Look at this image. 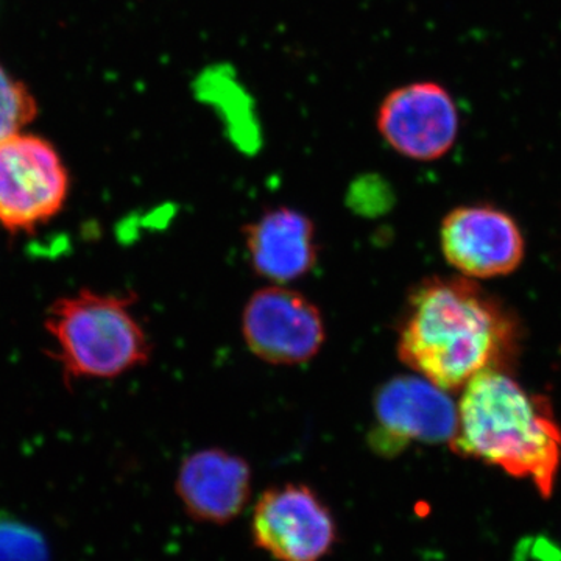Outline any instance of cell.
Wrapping results in <instances>:
<instances>
[{"label": "cell", "instance_id": "6da1fadb", "mask_svg": "<svg viewBox=\"0 0 561 561\" xmlns=\"http://www.w3.org/2000/svg\"><path fill=\"white\" fill-rule=\"evenodd\" d=\"M522 324L504 302L460 276L412 287L398 321V357L440 387L463 389L479 373L511 370Z\"/></svg>", "mask_w": 561, "mask_h": 561}, {"label": "cell", "instance_id": "7a4b0ae2", "mask_svg": "<svg viewBox=\"0 0 561 561\" xmlns=\"http://www.w3.org/2000/svg\"><path fill=\"white\" fill-rule=\"evenodd\" d=\"M465 459L527 479L552 496L561 463V427L546 398L524 390L507 371L479 373L463 387L449 442Z\"/></svg>", "mask_w": 561, "mask_h": 561}, {"label": "cell", "instance_id": "3957f363", "mask_svg": "<svg viewBox=\"0 0 561 561\" xmlns=\"http://www.w3.org/2000/svg\"><path fill=\"white\" fill-rule=\"evenodd\" d=\"M135 295L80 290L47 312L51 357L70 379H113L150 360L149 335L133 316Z\"/></svg>", "mask_w": 561, "mask_h": 561}, {"label": "cell", "instance_id": "277c9868", "mask_svg": "<svg viewBox=\"0 0 561 561\" xmlns=\"http://www.w3.org/2000/svg\"><path fill=\"white\" fill-rule=\"evenodd\" d=\"M69 175L46 139L18 135L0 142V224L11 232H32L65 206Z\"/></svg>", "mask_w": 561, "mask_h": 561}, {"label": "cell", "instance_id": "5b68a950", "mask_svg": "<svg viewBox=\"0 0 561 561\" xmlns=\"http://www.w3.org/2000/svg\"><path fill=\"white\" fill-rule=\"evenodd\" d=\"M376 130L405 160L437 161L459 138L460 113L443 84L412 81L387 92L376 113Z\"/></svg>", "mask_w": 561, "mask_h": 561}, {"label": "cell", "instance_id": "8992f818", "mask_svg": "<svg viewBox=\"0 0 561 561\" xmlns=\"http://www.w3.org/2000/svg\"><path fill=\"white\" fill-rule=\"evenodd\" d=\"M254 545L278 561H321L337 541L331 508L305 483L287 482L261 494L251 516Z\"/></svg>", "mask_w": 561, "mask_h": 561}, {"label": "cell", "instance_id": "52a82bcc", "mask_svg": "<svg viewBox=\"0 0 561 561\" xmlns=\"http://www.w3.org/2000/svg\"><path fill=\"white\" fill-rule=\"evenodd\" d=\"M242 335L257 359L295 367L320 353L327 327L316 302L301 291L275 284L254 291L247 301Z\"/></svg>", "mask_w": 561, "mask_h": 561}, {"label": "cell", "instance_id": "ba28073f", "mask_svg": "<svg viewBox=\"0 0 561 561\" xmlns=\"http://www.w3.org/2000/svg\"><path fill=\"white\" fill-rule=\"evenodd\" d=\"M456 430L457 408L448 391L423 376H394L376 391L373 451L390 457L412 443H449Z\"/></svg>", "mask_w": 561, "mask_h": 561}, {"label": "cell", "instance_id": "9c48e42d", "mask_svg": "<svg viewBox=\"0 0 561 561\" xmlns=\"http://www.w3.org/2000/svg\"><path fill=\"white\" fill-rule=\"evenodd\" d=\"M446 261L467 278L511 275L522 265L526 245L518 224L491 205H465L449 210L440 227Z\"/></svg>", "mask_w": 561, "mask_h": 561}, {"label": "cell", "instance_id": "30bf717a", "mask_svg": "<svg viewBox=\"0 0 561 561\" xmlns=\"http://www.w3.org/2000/svg\"><path fill=\"white\" fill-rule=\"evenodd\" d=\"M249 461L220 448L192 453L180 465L175 491L195 522L225 526L238 518L251 496Z\"/></svg>", "mask_w": 561, "mask_h": 561}, {"label": "cell", "instance_id": "8fae6325", "mask_svg": "<svg viewBox=\"0 0 561 561\" xmlns=\"http://www.w3.org/2000/svg\"><path fill=\"white\" fill-rule=\"evenodd\" d=\"M251 268L275 284L305 278L319 262L317 227L308 214L273 206L242 228Z\"/></svg>", "mask_w": 561, "mask_h": 561}, {"label": "cell", "instance_id": "7c38bea8", "mask_svg": "<svg viewBox=\"0 0 561 561\" xmlns=\"http://www.w3.org/2000/svg\"><path fill=\"white\" fill-rule=\"evenodd\" d=\"M38 114L31 91L0 65V142L21 133Z\"/></svg>", "mask_w": 561, "mask_h": 561}, {"label": "cell", "instance_id": "4fadbf2b", "mask_svg": "<svg viewBox=\"0 0 561 561\" xmlns=\"http://www.w3.org/2000/svg\"><path fill=\"white\" fill-rule=\"evenodd\" d=\"M0 561H50L49 545L35 527L0 518Z\"/></svg>", "mask_w": 561, "mask_h": 561}]
</instances>
